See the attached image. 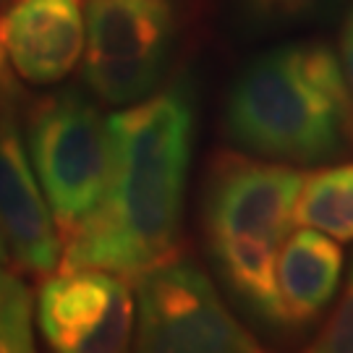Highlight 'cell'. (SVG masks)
I'll use <instances>...</instances> for the list:
<instances>
[{"label":"cell","mask_w":353,"mask_h":353,"mask_svg":"<svg viewBox=\"0 0 353 353\" xmlns=\"http://www.w3.org/2000/svg\"><path fill=\"white\" fill-rule=\"evenodd\" d=\"M113 157L105 194L63 241L61 270H105L123 280L178 256L194 152V102L168 87L110 115Z\"/></svg>","instance_id":"obj_1"},{"label":"cell","mask_w":353,"mask_h":353,"mask_svg":"<svg viewBox=\"0 0 353 353\" xmlns=\"http://www.w3.org/2000/svg\"><path fill=\"white\" fill-rule=\"evenodd\" d=\"M225 131L246 152L316 165L353 150V94L325 42H288L254 58L230 89Z\"/></svg>","instance_id":"obj_2"},{"label":"cell","mask_w":353,"mask_h":353,"mask_svg":"<svg viewBox=\"0 0 353 353\" xmlns=\"http://www.w3.org/2000/svg\"><path fill=\"white\" fill-rule=\"evenodd\" d=\"M29 157L65 241L105 194L113 157L110 118L79 92L39 97L24 113Z\"/></svg>","instance_id":"obj_3"},{"label":"cell","mask_w":353,"mask_h":353,"mask_svg":"<svg viewBox=\"0 0 353 353\" xmlns=\"http://www.w3.org/2000/svg\"><path fill=\"white\" fill-rule=\"evenodd\" d=\"M170 0H89L84 76L108 105L150 97L173 52Z\"/></svg>","instance_id":"obj_4"},{"label":"cell","mask_w":353,"mask_h":353,"mask_svg":"<svg viewBox=\"0 0 353 353\" xmlns=\"http://www.w3.org/2000/svg\"><path fill=\"white\" fill-rule=\"evenodd\" d=\"M137 348L154 353H254L259 343L199 267L168 262L137 280Z\"/></svg>","instance_id":"obj_5"},{"label":"cell","mask_w":353,"mask_h":353,"mask_svg":"<svg viewBox=\"0 0 353 353\" xmlns=\"http://www.w3.org/2000/svg\"><path fill=\"white\" fill-rule=\"evenodd\" d=\"M303 173L288 163H265L236 152L214 157L204 186L207 239L233 236L283 246L293 228V210Z\"/></svg>","instance_id":"obj_6"},{"label":"cell","mask_w":353,"mask_h":353,"mask_svg":"<svg viewBox=\"0 0 353 353\" xmlns=\"http://www.w3.org/2000/svg\"><path fill=\"white\" fill-rule=\"evenodd\" d=\"M0 236L21 272L50 275L61 265V233L21 134V89L0 76Z\"/></svg>","instance_id":"obj_7"},{"label":"cell","mask_w":353,"mask_h":353,"mask_svg":"<svg viewBox=\"0 0 353 353\" xmlns=\"http://www.w3.org/2000/svg\"><path fill=\"white\" fill-rule=\"evenodd\" d=\"M137 301L126 280L105 270H61L39 288L37 322L61 353L126 351Z\"/></svg>","instance_id":"obj_8"},{"label":"cell","mask_w":353,"mask_h":353,"mask_svg":"<svg viewBox=\"0 0 353 353\" xmlns=\"http://www.w3.org/2000/svg\"><path fill=\"white\" fill-rule=\"evenodd\" d=\"M81 0H19L0 16V76L58 84L84 52Z\"/></svg>","instance_id":"obj_9"},{"label":"cell","mask_w":353,"mask_h":353,"mask_svg":"<svg viewBox=\"0 0 353 353\" xmlns=\"http://www.w3.org/2000/svg\"><path fill=\"white\" fill-rule=\"evenodd\" d=\"M343 272V252L314 228L285 239L278 256V288L290 327L309 325L327 309Z\"/></svg>","instance_id":"obj_10"},{"label":"cell","mask_w":353,"mask_h":353,"mask_svg":"<svg viewBox=\"0 0 353 353\" xmlns=\"http://www.w3.org/2000/svg\"><path fill=\"white\" fill-rule=\"evenodd\" d=\"M214 267L243 309L267 327H290L278 288V243L256 239H207Z\"/></svg>","instance_id":"obj_11"},{"label":"cell","mask_w":353,"mask_h":353,"mask_svg":"<svg viewBox=\"0 0 353 353\" xmlns=\"http://www.w3.org/2000/svg\"><path fill=\"white\" fill-rule=\"evenodd\" d=\"M293 220L335 241H353V163L322 168L303 178Z\"/></svg>","instance_id":"obj_12"},{"label":"cell","mask_w":353,"mask_h":353,"mask_svg":"<svg viewBox=\"0 0 353 353\" xmlns=\"http://www.w3.org/2000/svg\"><path fill=\"white\" fill-rule=\"evenodd\" d=\"M243 29L252 34H280L316 24L335 13L341 0H230Z\"/></svg>","instance_id":"obj_13"},{"label":"cell","mask_w":353,"mask_h":353,"mask_svg":"<svg viewBox=\"0 0 353 353\" xmlns=\"http://www.w3.org/2000/svg\"><path fill=\"white\" fill-rule=\"evenodd\" d=\"M32 290L11 270L0 267V353L34 351Z\"/></svg>","instance_id":"obj_14"},{"label":"cell","mask_w":353,"mask_h":353,"mask_svg":"<svg viewBox=\"0 0 353 353\" xmlns=\"http://www.w3.org/2000/svg\"><path fill=\"white\" fill-rule=\"evenodd\" d=\"M309 351L319 353H353V265L351 275L343 290V299L338 309L332 312L327 325L319 330L314 343L309 345Z\"/></svg>","instance_id":"obj_15"},{"label":"cell","mask_w":353,"mask_h":353,"mask_svg":"<svg viewBox=\"0 0 353 353\" xmlns=\"http://www.w3.org/2000/svg\"><path fill=\"white\" fill-rule=\"evenodd\" d=\"M341 61H343L345 79H348V87H351V94H353V42L351 39H341Z\"/></svg>","instance_id":"obj_16"},{"label":"cell","mask_w":353,"mask_h":353,"mask_svg":"<svg viewBox=\"0 0 353 353\" xmlns=\"http://www.w3.org/2000/svg\"><path fill=\"white\" fill-rule=\"evenodd\" d=\"M341 39H351V42H353V3H351V8L345 11V19H343Z\"/></svg>","instance_id":"obj_17"},{"label":"cell","mask_w":353,"mask_h":353,"mask_svg":"<svg viewBox=\"0 0 353 353\" xmlns=\"http://www.w3.org/2000/svg\"><path fill=\"white\" fill-rule=\"evenodd\" d=\"M8 259V249H6V241H3V236H0V265Z\"/></svg>","instance_id":"obj_18"}]
</instances>
